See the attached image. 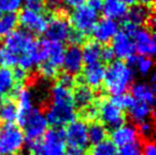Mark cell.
Listing matches in <instances>:
<instances>
[{"instance_id": "obj_1", "label": "cell", "mask_w": 156, "mask_h": 155, "mask_svg": "<svg viewBox=\"0 0 156 155\" xmlns=\"http://www.w3.org/2000/svg\"><path fill=\"white\" fill-rule=\"evenodd\" d=\"M44 114L48 124L52 127H63L76 119L73 104L72 89L56 83L50 89V100L46 104Z\"/></svg>"}, {"instance_id": "obj_2", "label": "cell", "mask_w": 156, "mask_h": 155, "mask_svg": "<svg viewBox=\"0 0 156 155\" xmlns=\"http://www.w3.org/2000/svg\"><path fill=\"white\" fill-rule=\"evenodd\" d=\"M133 70L122 60H114L105 69L104 87L111 95L126 94L133 80Z\"/></svg>"}, {"instance_id": "obj_3", "label": "cell", "mask_w": 156, "mask_h": 155, "mask_svg": "<svg viewBox=\"0 0 156 155\" xmlns=\"http://www.w3.org/2000/svg\"><path fill=\"white\" fill-rule=\"evenodd\" d=\"M29 148L33 155H64L66 150L64 128L48 129L40 139L29 142Z\"/></svg>"}, {"instance_id": "obj_4", "label": "cell", "mask_w": 156, "mask_h": 155, "mask_svg": "<svg viewBox=\"0 0 156 155\" xmlns=\"http://www.w3.org/2000/svg\"><path fill=\"white\" fill-rule=\"evenodd\" d=\"M4 46L20 59L22 56H30L34 59L35 64H40L38 56V40L32 33L23 29L13 31L5 38Z\"/></svg>"}, {"instance_id": "obj_5", "label": "cell", "mask_w": 156, "mask_h": 155, "mask_svg": "<svg viewBox=\"0 0 156 155\" xmlns=\"http://www.w3.org/2000/svg\"><path fill=\"white\" fill-rule=\"evenodd\" d=\"M18 124L23 128L24 137L27 142L38 140L48 130V122L41 108L33 107L27 113Z\"/></svg>"}, {"instance_id": "obj_6", "label": "cell", "mask_w": 156, "mask_h": 155, "mask_svg": "<svg viewBox=\"0 0 156 155\" xmlns=\"http://www.w3.org/2000/svg\"><path fill=\"white\" fill-rule=\"evenodd\" d=\"M25 137L15 124L0 125V155H15L22 150Z\"/></svg>"}, {"instance_id": "obj_7", "label": "cell", "mask_w": 156, "mask_h": 155, "mask_svg": "<svg viewBox=\"0 0 156 155\" xmlns=\"http://www.w3.org/2000/svg\"><path fill=\"white\" fill-rule=\"evenodd\" d=\"M97 107V116H99L100 123L105 125L107 129H116L126 122V115L124 112L115 106L111 102L109 98L106 97H99L95 102Z\"/></svg>"}, {"instance_id": "obj_8", "label": "cell", "mask_w": 156, "mask_h": 155, "mask_svg": "<svg viewBox=\"0 0 156 155\" xmlns=\"http://www.w3.org/2000/svg\"><path fill=\"white\" fill-rule=\"evenodd\" d=\"M98 21V13L88 7L87 5H82L71 12L69 22L73 30L82 33L83 35H87L92 32Z\"/></svg>"}, {"instance_id": "obj_9", "label": "cell", "mask_w": 156, "mask_h": 155, "mask_svg": "<svg viewBox=\"0 0 156 155\" xmlns=\"http://www.w3.org/2000/svg\"><path fill=\"white\" fill-rule=\"evenodd\" d=\"M71 30L72 27L69 25L67 17L63 13H58L55 14L50 20H48L44 35L49 41L63 43L64 41H67Z\"/></svg>"}, {"instance_id": "obj_10", "label": "cell", "mask_w": 156, "mask_h": 155, "mask_svg": "<svg viewBox=\"0 0 156 155\" xmlns=\"http://www.w3.org/2000/svg\"><path fill=\"white\" fill-rule=\"evenodd\" d=\"M131 39L133 41L134 50L138 52L139 56L152 57L155 54L156 41L152 29L139 26L132 32Z\"/></svg>"}, {"instance_id": "obj_11", "label": "cell", "mask_w": 156, "mask_h": 155, "mask_svg": "<svg viewBox=\"0 0 156 155\" xmlns=\"http://www.w3.org/2000/svg\"><path fill=\"white\" fill-rule=\"evenodd\" d=\"M17 20L23 30L34 34L44 33L48 25V18L46 15L39 12H33L30 9H23L17 15Z\"/></svg>"}, {"instance_id": "obj_12", "label": "cell", "mask_w": 156, "mask_h": 155, "mask_svg": "<svg viewBox=\"0 0 156 155\" xmlns=\"http://www.w3.org/2000/svg\"><path fill=\"white\" fill-rule=\"evenodd\" d=\"M65 140L69 146L86 148L88 146V125L83 120H74L67 124Z\"/></svg>"}, {"instance_id": "obj_13", "label": "cell", "mask_w": 156, "mask_h": 155, "mask_svg": "<svg viewBox=\"0 0 156 155\" xmlns=\"http://www.w3.org/2000/svg\"><path fill=\"white\" fill-rule=\"evenodd\" d=\"M124 21L138 27L146 26V27L152 29L154 24V15H153L152 7H147L143 5H132V7L128 9Z\"/></svg>"}, {"instance_id": "obj_14", "label": "cell", "mask_w": 156, "mask_h": 155, "mask_svg": "<svg viewBox=\"0 0 156 155\" xmlns=\"http://www.w3.org/2000/svg\"><path fill=\"white\" fill-rule=\"evenodd\" d=\"M117 32H119V24L116 21L103 18L97 22L91 33L97 43L107 45L112 41Z\"/></svg>"}, {"instance_id": "obj_15", "label": "cell", "mask_w": 156, "mask_h": 155, "mask_svg": "<svg viewBox=\"0 0 156 155\" xmlns=\"http://www.w3.org/2000/svg\"><path fill=\"white\" fill-rule=\"evenodd\" d=\"M62 66L65 70V73L75 75L79 74L83 69V59H82V49L80 46L69 45L67 49H65L63 64Z\"/></svg>"}, {"instance_id": "obj_16", "label": "cell", "mask_w": 156, "mask_h": 155, "mask_svg": "<svg viewBox=\"0 0 156 155\" xmlns=\"http://www.w3.org/2000/svg\"><path fill=\"white\" fill-rule=\"evenodd\" d=\"M112 50L114 56L119 58H128L134 54L133 41L129 34H126L123 31H119L112 40Z\"/></svg>"}, {"instance_id": "obj_17", "label": "cell", "mask_w": 156, "mask_h": 155, "mask_svg": "<svg viewBox=\"0 0 156 155\" xmlns=\"http://www.w3.org/2000/svg\"><path fill=\"white\" fill-rule=\"evenodd\" d=\"M111 142L116 147H123L126 145L139 140V135L137 128L132 124H122L116 129H114L111 134Z\"/></svg>"}, {"instance_id": "obj_18", "label": "cell", "mask_w": 156, "mask_h": 155, "mask_svg": "<svg viewBox=\"0 0 156 155\" xmlns=\"http://www.w3.org/2000/svg\"><path fill=\"white\" fill-rule=\"evenodd\" d=\"M78 86L74 87V89L72 90L73 104L74 107L78 108L79 111H82L95 102V94H94V90L87 85H83L82 82H78Z\"/></svg>"}, {"instance_id": "obj_19", "label": "cell", "mask_w": 156, "mask_h": 155, "mask_svg": "<svg viewBox=\"0 0 156 155\" xmlns=\"http://www.w3.org/2000/svg\"><path fill=\"white\" fill-rule=\"evenodd\" d=\"M104 75H105V67L101 63H97V64L87 65L83 71V75L80 77V80L87 83L89 88H95L98 89L104 81Z\"/></svg>"}, {"instance_id": "obj_20", "label": "cell", "mask_w": 156, "mask_h": 155, "mask_svg": "<svg viewBox=\"0 0 156 155\" xmlns=\"http://www.w3.org/2000/svg\"><path fill=\"white\" fill-rule=\"evenodd\" d=\"M21 85L16 83L13 71L6 67H0V99L9 98Z\"/></svg>"}, {"instance_id": "obj_21", "label": "cell", "mask_w": 156, "mask_h": 155, "mask_svg": "<svg viewBox=\"0 0 156 155\" xmlns=\"http://www.w3.org/2000/svg\"><path fill=\"white\" fill-rule=\"evenodd\" d=\"M128 9V6L123 4L121 0H106L104 1L101 12L104 14L105 18L117 22L119 20L126 18Z\"/></svg>"}, {"instance_id": "obj_22", "label": "cell", "mask_w": 156, "mask_h": 155, "mask_svg": "<svg viewBox=\"0 0 156 155\" xmlns=\"http://www.w3.org/2000/svg\"><path fill=\"white\" fill-rule=\"evenodd\" d=\"M131 96L137 102H141L152 106L155 102V89L148 83L139 82L131 87Z\"/></svg>"}, {"instance_id": "obj_23", "label": "cell", "mask_w": 156, "mask_h": 155, "mask_svg": "<svg viewBox=\"0 0 156 155\" xmlns=\"http://www.w3.org/2000/svg\"><path fill=\"white\" fill-rule=\"evenodd\" d=\"M64 52H65V48L63 46V43L52 42V41L47 40V59L44 62H47L54 67L59 70V67L63 64Z\"/></svg>"}, {"instance_id": "obj_24", "label": "cell", "mask_w": 156, "mask_h": 155, "mask_svg": "<svg viewBox=\"0 0 156 155\" xmlns=\"http://www.w3.org/2000/svg\"><path fill=\"white\" fill-rule=\"evenodd\" d=\"M17 120V107L13 99H0V122L4 124H13Z\"/></svg>"}, {"instance_id": "obj_25", "label": "cell", "mask_w": 156, "mask_h": 155, "mask_svg": "<svg viewBox=\"0 0 156 155\" xmlns=\"http://www.w3.org/2000/svg\"><path fill=\"white\" fill-rule=\"evenodd\" d=\"M82 49V59L83 64L92 65L100 63V52H101V46L96 41H88L83 43Z\"/></svg>"}, {"instance_id": "obj_26", "label": "cell", "mask_w": 156, "mask_h": 155, "mask_svg": "<svg viewBox=\"0 0 156 155\" xmlns=\"http://www.w3.org/2000/svg\"><path fill=\"white\" fill-rule=\"evenodd\" d=\"M128 111H129V115H130L131 120L134 121L137 124L140 122L149 120L154 115L152 106H149L145 103H141V102H137V100L132 105V107L129 108Z\"/></svg>"}, {"instance_id": "obj_27", "label": "cell", "mask_w": 156, "mask_h": 155, "mask_svg": "<svg viewBox=\"0 0 156 155\" xmlns=\"http://www.w3.org/2000/svg\"><path fill=\"white\" fill-rule=\"evenodd\" d=\"M107 138V129L103 123L98 121H92L88 125V142L92 145L99 144L106 140Z\"/></svg>"}, {"instance_id": "obj_28", "label": "cell", "mask_w": 156, "mask_h": 155, "mask_svg": "<svg viewBox=\"0 0 156 155\" xmlns=\"http://www.w3.org/2000/svg\"><path fill=\"white\" fill-rule=\"evenodd\" d=\"M18 24L17 15L15 13H5L0 15V38H6L16 30Z\"/></svg>"}, {"instance_id": "obj_29", "label": "cell", "mask_w": 156, "mask_h": 155, "mask_svg": "<svg viewBox=\"0 0 156 155\" xmlns=\"http://www.w3.org/2000/svg\"><path fill=\"white\" fill-rule=\"evenodd\" d=\"M116 146L111 140H104V142L92 145L91 150L89 151V155H116Z\"/></svg>"}, {"instance_id": "obj_30", "label": "cell", "mask_w": 156, "mask_h": 155, "mask_svg": "<svg viewBox=\"0 0 156 155\" xmlns=\"http://www.w3.org/2000/svg\"><path fill=\"white\" fill-rule=\"evenodd\" d=\"M17 63L18 58L13 52H9L4 45L0 46V67H6V69L15 67L17 66Z\"/></svg>"}, {"instance_id": "obj_31", "label": "cell", "mask_w": 156, "mask_h": 155, "mask_svg": "<svg viewBox=\"0 0 156 155\" xmlns=\"http://www.w3.org/2000/svg\"><path fill=\"white\" fill-rule=\"evenodd\" d=\"M111 99L115 106L120 108V110H129V108L132 107V105L136 103V99L132 97L129 94H122V95H116V96H113Z\"/></svg>"}, {"instance_id": "obj_32", "label": "cell", "mask_w": 156, "mask_h": 155, "mask_svg": "<svg viewBox=\"0 0 156 155\" xmlns=\"http://www.w3.org/2000/svg\"><path fill=\"white\" fill-rule=\"evenodd\" d=\"M139 138H143L144 142L146 140H153V134H154V123L152 120H147L138 123L137 127Z\"/></svg>"}, {"instance_id": "obj_33", "label": "cell", "mask_w": 156, "mask_h": 155, "mask_svg": "<svg viewBox=\"0 0 156 155\" xmlns=\"http://www.w3.org/2000/svg\"><path fill=\"white\" fill-rule=\"evenodd\" d=\"M24 0H0V12L2 13H16L22 8Z\"/></svg>"}, {"instance_id": "obj_34", "label": "cell", "mask_w": 156, "mask_h": 155, "mask_svg": "<svg viewBox=\"0 0 156 155\" xmlns=\"http://www.w3.org/2000/svg\"><path fill=\"white\" fill-rule=\"evenodd\" d=\"M153 65H154V62L151 57H143L139 56L138 63H137V70L139 71V73L141 75H148L151 73V71L153 69Z\"/></svg>"}, {"instance_id": "obj_35", "label": "cell", "mask_w": 156, "mask_h": 155, "mask_svg": "<svg viewBox=\"0 0 156 155\" xmlns=\"http://www.w3.org/2000/svg\"><path fill=\"white\" fill-rule=\"evenodd\" d=\"M116 155H143L141 153V142L140 140L126 145L120 148V152Z\"/></svg>"}, {"instance_id": "obj_36", "label": "cell", "mask_w": 156, "mask_h": 155, "mask_svg": "<svg viewBox=\"0 0 156 155\" xmlns=\"http://www.w3.org/2000/svg\"><path fill=\"white\" fill-rule=\"evenodd\" d=\"M39 73L46 79H52V78L58 75V69L54 67L52 65H50L47 62H44V63L40 64Z\"/></svg>"}, {"instance_id": "obj_37", "label": "cell", "mask_w": 156, "mask_h": 155, "mask_svg": "<svg viewBox=\"0 0 156 155\" xmlns=\"http://www.w3.org/2000/svg\"><path fill=\"white\" fill-rule=\"evenodd\" d=\"M56 81H57L56 83H58V85H61V86H63V87H65L67 89H73L74 86H75L76 80L74 79L73 75L67 74L64 72V73H62L58 75Z\"/></svg>"}, {"instance_id": "obj_38", "label": "cell", "mask_w": 156, "mask_h": 155, "mask_svg": "<svg viewBox=\"0 0 156 155\" xmlns=\"http://www.w3.org/2000/svg\"><path fill=\"white\" fill-rule=\"evenodd\" d=\"M23 5L25 6L26 9L33 12L42 13V10L44 9V0H24Z\"/></svg>"}, {"instance_id": "obj_39", "label": "cell", "mask_w": 156, "mask_h": 155, "mask_svg": "<svg viewBox=\"0 0 156 155\" xmlns=\"http://www.w3.org/2000/svg\"><path fill=\"white\" fill-rule=\"evenodd\" d=\"M63 0H44V8L49 9L55 14L63 13Z\"/></svg>"}, {"instance_id": "obj_40", "label": "cell", "mask_w": 156, "mask_h": 155, "mask_svg": "<svg viewBox=\"0 0 156 155\" xmlns=\"http://www.w3.org/2000/svg\"><path fill=\"white\" fill-rule=\"evenodd\" d=\"M114 52H113L111 47H101V52H100V60L104 63H112L114 60Z\"/></svg>"}, {"instance_id": "obj_41", "label": "cell", "mask_w": 156, "mask_h": 155, "mask_svg": "<svg viewBox=\"0 0 156 155\" xmlns=\"http://www.w3.org/2000/svg\"><path fill=\"white\" fill-rule=\"evenodd\" d=\"M143 155H156V147L154 140H146L141 146Z\"/></svg>"}, {"instance_id": "obj_42", "label": "cell", "mask_w": 156, "mask_h": 155, "mask_svg": "<svg viewBox=\"0 0 156 155\" xmlns=\"http://www.w3.org/2000/svg\"><path fill=\"white\" fill-rule=\"evenodd\" d=\"M103 5H104V0H87L88 7H90L91 9H94L97 13L101 12Z\"/></svg>"}, {"instance_id": "obj_43", "label": "cell", "mask_w": 156, "mask_h": 155, "mask_svg": "<svg viewBox=\"0 0 156 155\" xmlns=\"http://www.w3.org/2000/svg\"><path fill=\"white\" fill-rule=\"evenodd\" d=\"M64 155H88V153L84 151V148L69 146V148L65 150V154Z\"/></svg>"}, {"instance_id": "obj_44", "label": "cell", "mask_w": 156, "mask_h": 155, "mask_svg": "<svg viewBox=\"0 0 156 155\" xmlns=\"http://www.w3.org/2000/svg\"><path fill=\"white\" fill-rule=\"evenodd\" d=\"M87 2V0H63L64 6H66L67 8H76L79 6H82Z\"/></svg>"}, {"instance_id": "obj_45", "label": "cell", "mask_w": 156, "mask_h": 155, "mask_svg": "<svg viewBox=\"0 0 156 155\" xmlns=\"http://www.w3.org/2000/svg\"><path fill=\"white\" fill-rule=\"evenodd\" d=\"M136 1H138L139 5H143V6H147V7H152L155 0H136Z\"/></svg>"}, {"instance_id": "obj_46", "label": "cell", "mask_w": 156, "mask_h": 155, "mask_svg": "<svg viewBox=\"0 0 156 155\" xmlns=\"http://www.w3.org/2000/svg\"><path fill=\"white\" fill-rule=\"evenodd\" d=\"M121 1L123 4H126V6H129V5H133L136 0H121Z\"/></svg>"}, {"instance_id": "obj_47", "label": "cell", "mask_w": 156, "mask_h": 155, "mask_svg": "<svg viewBox=\"0 0 156 155\" xmlns=\"http://www.w3.org/2000/svg\"><path fill=\"white\" fill-rule=\"evenodd\" d=\"M27 155H33V154H27Z\"/></svg>"}, {"instance_id": "obj_48", "label": "cell", "mask_w": 156, "mask_h": 155, "mask_svg": "<svg viewBox=\"0 0 156 155\" xmlns=\"http://www.w3.org/2000/svg\"><path fill=\"white\" fill-rule=\"evenodd\" d=\"M0 15H1V12H0Z\"/></svg>"}]
</instances>
